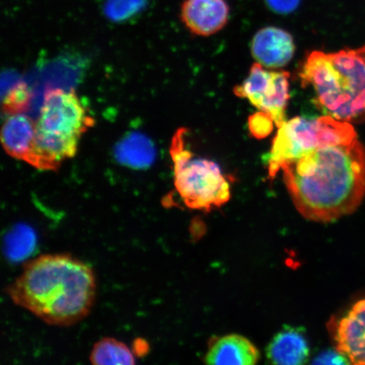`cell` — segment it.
<instances>
[{
    "instance_id": "1",
    "label": "cell",
    "mask_w": 365,
    "mask_h": 365,
    "mask_svg": "<svg viewBox=\"0 0 365 365\" xmlns=\"http://www.w3.org/2000/svg\"><path fill=\"white\" fill-rule=\"evenodd\" d=\"M280 171L296 209L310 221L349 215L365 195V148L358 138L282 163Z\"/></svg>"
},
{
    "instance_id": "2",
    "label": "cell",
    "mask_w": 365,
    "mask_h": 365,
    "mask_svg": "<svg viewBox=\"0 0 365 365\" xmlns=\"http://www.w3.org/2000/svg\"><path fill=\"white\" fill-rule=\"evenodd\" d=\"M13 303L50 326L70 327L93 307L96 279L83 262L68 255H43L25 264L8 287Z\"/></svg>"
},
{
    "instance_id": "3",
    "label": "cell",
    "mask_w": 365,
    "mask_h": 365,
    "mask_svg": "<svg viewBox=\"0 0 365 365\" xmlns=\"http://www.w3.org/2000/svg\"><path fill=\"white\" fill-rule=\"evenodd\" d=\"M299 77L304 88H312L314 103L326 115L349 123L365 116V45L310 53Z\"/></svg>"
},
{
    "instance_id": "4",
    "label": "cell",
    "mask_w": 365,
    "mask_h": 365,
    "mask_svg": "<svg viewBox=\"0 0 365 365\" xmlns=\"http://www.w3.org/2000/svg\"><path fill=\"white\" fill-rule=\"evenodd\" d=\"M36 124V158L34 168L56 171L66 159L74 158L80 140L95 120L74 91H46Z\"/></svg>"
},
{
    "instance_id": "5",
    "label": "cell",
    "mask_w": 365,
    "mask_h": 365,
    "mask_svg": "<svg viewBox=\"0 0 365 365\" xmlns=\"http://www.w3.org/2000/svg\"><path fill=\"white\" fill-rule=\"evenodd\" d=\"M187 132L178 130L170 145L175 189L187 207L210 212L230 200V184L216 163L195 157L186 144Z\"/></svg>"
},
{
    "instance_id": "6",
    "label": "cell",
    "mask_w": 365,
    "mask_h": 365,
    "mask_svg": "<svg viewBox=\"0 0 365 365\" xmlns=\"http://www.w3.org/2000/svg\"><path fill=\"white\" fill-rule=\"evenodd\" d=\"M358 138L351 123L329 115L295 117L278 128L267 159L270 178L282 163L293 161L314 150L352 143Z\"/></svg>"
},
{
    "instance_id": "7",
    "label": "cell",
    "mask_w": 365,
    "mask_h": 365,
    "mask_svg": "<svg viewBox=\"0 0 365 365\" xmlns=\"http://www.w3.org/2000/svg\"><path fill=\"white\" fill-rule=\"evenodd\" d=\"M289 73L269 71L258 63L250 68V74L234 93L237 97L248 99L259 111L272 118L277 128L284 124L286 108L289 100Z\"/></svg>"
},
{
    "instance_id": "8",
    "label": "cell",
    "mask_w": 365,
    "mask_h": 365,
    "mask_svg": "<svg viewBox=\"0 0 365 365\" xmlns=\"http://www.w3.org/2000/svg\"><path fill=\"white\" fill-rule=\"evenodd\" d=\"M230 7L227 0H185L180 18L191 34L202 36L216 34L230 20Z\"/></svg>"
},
{
    "instance_id": "9",
    "label": "cell",
    "mask_w": 365,
    "mask_h": 365,
    "mask_svg": "<svg viewBox=\"0 0 365 365\" xmlns=\"http://www.w3.org/2000/svg\"><path fill=\"white\" fill-rule=\"evenodd\" d=\"M295 44L289 31L276 26L259 29L251 42V53L259 65L269 70L289 65L294 58Z\"/></svg>"
},
{
    "instance_id": "10",
    "label": "cell",
    "mask_w": 365,
    "mask_h": 365,
    "mask_svg": "<svg viewBox=\"0 0 365 365\" xmlns=\"http://www.w3.org/2000/svg\"><path fill=\"white\" fill-rule=\"evenodd\" d=\"M336 349L350 364L365 365V299L359 300L337 325Z\"/></svg>"
},
{
    "instance_id": "11",
    "label": "cell",
    "mask_w": 365,
    "mask_h": 365,
    "mask_svg": "<svg viewBox=\"0 0 365 365\" xmlns=\"http://www.w3.org/2000/svg\"><path fill=\"white\" fill-rule=\"evenodd\" d=\"M1 141L11 157L34 166L36 158V124L24 113L11 114L4 121Z\"/></svg>"
},
{
    "instance_id": "12",
    "label": "cell",
    "mask_w": 365,
    "mask_h": 365,
    "mask_svg": "<svg viewBox=\"0 0 365 365\" xmlns=\"http://www.w3.org/2000/svg\"><path fill=\"white\" fill-rule=\"evenodd\" d=\"M309 346L301 328L285 326L267 348V358L273 364L298 365L308 361Z\"/></svg>"
},
{
    "instance_id": "13",
    "label": "cell",
    "mask_w": 365,
    "mask_h": 365,
    "mask_svg": "<svg viewBox=\"0 0 365 365\" xmlns=\"http://www.w3.org/2000/svg\"><path fill=\"white\" fill-rule=\"evenodd\" d=\"M261 358L259 350L246 337L231 334L220 337L205 356L208 364L253 365Z\"/></svg>"
},
{
    "instance_id": "14",
    "label": "cell",
    "mask_w": 365,
    "mask_h": 365,
    "mask_svg": "<svg viewBox=\"0 0 365 365\" xmlns=\"http://www.w3.org/2000/svg\"><path fill=\"white\" fill-rule=\"evenodd\" d=\"M90 361L97 365H132L135 358L125 344L106 337L94 345Z\"/></svg>"
},
{
    "instance_id": "15",
    "label": "cell",
    "mask_w": 365,
    "mask_h": 365,
    "mask_svg": "<svg viewBox=\"0 0 365 365\" xmlns=\"http://www.w3.org/2000/svg\"><path fill=\"white\" fill-rule=\"evenodd\" d=\"M35 245L34 232L29 227L18 226L7 235L6 251L9 258L21 259L33 251Z\"/></svg>"
},
{
    "instance_id": "16",
    "label": "cell",
    "mask_w": 365,
    "mask_h": 365,
    "mask_svg": "<svg viewBox=\"0 0 365 365\" xmlns=\"http://www.w3.org/2000/svg\"><path fill=\"white\" fill-rule=\"evenodd\" d=\"M145 3V0H103V6L110 19L125 21L143 10Z\"/></svg>"
},
{
    "instance_id": "17",
    "label": "cell",
    "mask_w": 365,
    "mask_h": 365,
    "mask_svg": "<svg viewBox=\"0 0 365 365\" xmlns=\"http://www.w3.org/2000/svg\"><path fill=\"white\" fill-rule=\"evenodd\" d=\"M31 91L25 83H18L8 91L3 99V109L8 115L24 113L31 103Z\"/></svg>"
},
{
    "instance_id": "18",
    "label": "cell",
    "mask_w": 365,
    "mask_h": 365,
    "mask_svg": "<svg viewBox=\"0 0 365 365\" xmlns=\"http://www.w3.org/2000/svg\"><path fill=\"white\" fill-rule=\"evenodd\" d=\"M274 123L267 113L259 112L250 118L249 125L251 133L257 138H263L270 134Z\"/></svg>"
},
{
    "instance_id": "19",
    "label": "cell",
    "mask_w": 365,
    "mask_h": 365,
    "mask_svg": "<svg viewBox=\"0 0 365 365\" xmlns=\"http://www.w3.org/2000/svg\"><path fill=\"white\" fill-rule=\"evenodd\" d=\"M300 2L301 0H264L272 11L280 15L293 13L299 7Z\"/></svg>"
},
{
    "instance_id": "20",
    "label": "cell",
    "mask_w": 365,
    "mask_h": 365,
    "mask_svg": "<svg viewBox=\"0 0 365 365\" xmlns=\"http://www.w3.org/2000/svg\"><path fill=\"white\" fill-rule=\"evenodd\" d=\"M349 363V359L336 349L325 351L318 355L312 362L314 364H344Z\"/></svg>"
}]
</instances>
